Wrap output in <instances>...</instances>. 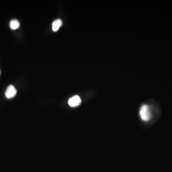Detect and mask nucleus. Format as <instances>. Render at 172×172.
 Returning a JSON list of instances; mask_svg holds the SVG:
<instances>
[{
  "label": "nucleus",
  "instance_id": "obj_1",
  "mask_svg": "<svg viewBox=\"0 0 172 172\" xmlns=\"http://www.w3.org/2000/svg\"><path fill=\"white\" fill-rule=\"evenodd\" d=\"M140 115L142 120L148 121L152 118L150 107L147 105H143L140 111Z\"/></svg>",
  "mask_w": 172,
  "mask_h": 172
},
{
  "label": "nucleus",
  "instance_id": "obj_2",
  "mask_svg": "<svg viewBox=\"0 0 172 172\" xmlns=\"http://www.w3.org/2000/svg\"><path fill=\"white\" fill-rule=\"evenodd\" d=\"M81 103V100L79 96L75 95L69 99L68 103L71 107H76L79 106Z\"/></svg>",
  "mask_w": 172,
  "mask_h": 172
},
{
  "label": "nucleus",
  "instance_id": "obj_3",
  "mask_svg": "<svg viewBox=\"0 0 172 172\" xmlns=\"http://www.w3.org/2000/svg\"><path fill=\"white\" fill-rule=\"evenodd\" d=\"M17 93V90L15 88L13 85H10L6 90V96L8 99L14 98Z\"/></svg>",
  "mask_w": 172,
  "mask_h": 172
},
{
  "label": "nucleus",
  "instance_id": "obj_4",
  "mask_svg": "<svg viewBox=\"0 0 172 172\" xmlns=\"http://www.w3.org/2000/svg\"><path fill=\"white\" fill-rule=\"evenodd\" d=\"M62 23H63V22H62L61 19H58L55 20L52 23L53 31H54V32L58 31L59 28L62 25Z\"/></svg>",
  "mask_w": 172,
  "mask_h": 172
},
{
  "label": "nucleus",
  "instance_id": "obj_5",
  "mask_svg": "<svg viewBox=\"0 0 172 172\" xmlns=\"http://www.w3.org/2000/svg\"><path fill=\"white\" fill-rule=\"evenodd\" d=\"M10 27L13 30H15L20 27V23L17 20L14 19L10 23Z\"/></svg>",
  "mask_w": 172,
  "mask_h": 172
},
{
  "label": "nucleus",
  "instance_id": "obj_6",
  "mask_svg": "<svg viewBox=\"0 0 172 172\" xmlns=\"http://www.w3.org/2000/svg\"><path fill=\"white\" fill-rule=\"evenodd\" d=\"M0 73H1V71H0Z\"/></svg>",
  "mask_w": 172,
  "mask_h": 172
}]
</instances>
